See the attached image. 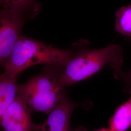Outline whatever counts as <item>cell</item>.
Wrapping results in <instances>:
<instances>
[{
	"instance_id": "ba28073f",
	"label": "cell",
	"mask_w": 131,
	"mask_h": 131,
	"mask_svg": "<svg viewBox=\"0 0 131 131\" xmlns=\"http://www.w3.org/2000/svg\"><path fill=\"white\" fill-rule=\"evenodd\" d=\"M130 99L117 107L109 120L111 131H127L131 128V90Z\"/></svg>"
},
{
	"instance_id": "5b68a950",
	"label": "cell",
	"mask_w": 131,
	"mask_h": 131,
	"mask_svg": "<svg viewBox=\"0 0 131 131\" xmlns=\"http://www.w3.org/2000/svg\"><path fill=\"white\" fill-rule=\"evenodd\" d=\"M77 106V104L70 101L66 94L49 114L46 121L35 125L34 131H87L83 127L74 130L71 126V115Z\"/></svg>"
},
{
	"instance_id": "52a82bcc",
	"label": "cell",
	"mask_w": 131,
	"mask_h": 131,
	"mask_svg": "<svg viewBox=\"0 0 131 131\" xmlns=\"http://www.w3.org/2000/svg\"><path fill=\"white\" fill-rule=\"evenodd\" d=\"M18 76L0 78V119L17 95Z\"/></svg>"
},
{
	"instance_id": "8992f818",
	"label": "cell",
	"mask_w": 131,
	"mask_h": 131,
	"mask_svg": "<svg viewBox=\"0 0 131 131\" xmlns=\"http://www.w3.org/2000/svg\"><path fill=\"white\" fill-rule=\"evenodd\" d=\"M31 111L19 95L0 119V125L4 131H34Z\"/></svg>"
},
{
	"instance_id": "277c9868",
	"label": "cell",
	"mask_w": 131,
	"mask_h": 131,
	"mask_svg": "<svg viewBox=\"0 0 131 131\" xmlns=\"http://www.w3.org/2000/svg\"><path fill=\"white\" fill-rule=\"evenodd\" d=\"M23 25L21 13L0 9V66L8 60Z\"/></svg>"
},
{
	"instance_id": "3957f363",
	"label": "cell",
	"mask_w": 131,
	"mask_h": 131,
	"mask_svg": "<svg viewBox=\"0 0 131 131\" xmlns=\"http://www.w3.org/2000/svg\"><path fill=\"white\" fill-rule=\"evenodd\" d=\"M123 51L122 47L111 44L99 50H88L80 47L75 56L64 68L59 81L61 88H66L94 75L107 65L114 72L122 71Z\"/></svg>"
},
{
	"instance_id": "7c38bea8",
	"label": "cell",
	"mask_w": 131,
	"mask_h": 131,
	"mask_svg": "<svg viewBox=\"0 0 131 131\" xmlns=\"http://www.w3.org/2000/svg\"><path fill=\"white\" fill-rule=\"evenodd\" d=\"M95 131H111L109 128H102L101 129H99L98 130Z\"/></svg>"
},
{
	"instance_id": "4fadbf2b",
	"label": "cell",
	"mask_w": 131,
	"mask_h": 131,
	"mask_svg": "<svg viewBox=\"0 0 131 131\" xmlns=\"http://www.w3.org/2000/svg\"></svg>"
},
{
	"instance_id": "9c48e42d",
	"label": "cell",
	"mask_w": 131,
	"mask_h": 131,
	"mask_svg": "<svg viewBox=\"0 0 131 131\" xmlns=\"http://www.w3.org/2000/svg\"><path fill=\"white\" fill-rule=\"evenodd\" d=\"M116 16L115 30L124 36L131 38V3L117 10Z\"/></svg>"
},
{
	"instance_id": "30bf717a",
	"label": "cell",
	"mask_w": 131,
	"mask_h": 131,
	"mask_svg": "<svg viewBox=\"0 0 131 131\" xmlns=\"http://www.w3.org/2000/svg\"><path fill=\"white\" fill-rule=\"evenodd\" d=\"M34 0H0V9L11 10L22 13Z\"/></svg>"
},
{
	"instance_id": "8fae6325",
	"label": "cell",
	"mask_w": 131,
	"mask_h": 131,
	"mask_svg": "<svg viewBox=\"0 0 131 131\" xmlns=\"http://www.w3.org/2000/svg\"><path fill=\"white\" fill-rule=\"evenodd\" d=\"M131 41V38H129ZM114 75L117 79H121L125 83V90H131V69L128 72L124 73L122 71L117 73H114Z\"/></svg>"
},
{
	"instance_id": "6da1fadb",
	"label": "cell",
	"mask_w": 131,
	"mask_h": 131,
	"mask_svg": "<svg viewBox=\"0 0 131 131\" xmlns=\"http://www.w3.org/2000/svg\"><path fill=\"white\" fill-rule=\"evenodd\" d=\"M80 48L78 45L71 49L62 50L20 35L0 78L18 76L23 71L39 64L65 68Z\"/></svg>"
},
{
	"instance_id": "7a4b0ae2",
	"label": "cell",
	"mask_w": 131,
	"mask_h": 131,
	"mask_svg": "<svg viewBox=\"0 0 131 131\" xmlns=\"http://www.w3.org/2000/svg\"><path fill=\"white\" fill-rule=\"evenodd\" d=\"M64 68L47 65L41 72L24 84L18 85L17 95L23 99L31 112L49 114L65 95L59 81Z\"/></svg>"
}]
</instances>
